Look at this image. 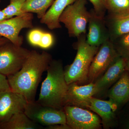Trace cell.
<instances>
[{"mask_svg":"<svg viewBox=\"0 0 129 129\" xmlns=\"http://www.w3.org/2000/svg\"><path fill=\"white\" fill-rule=\"evenodd\" d=\"M47 129H70L69 126L66 124H56L47 126Z\"/></svg>","mask_w":129,"mask_h":129,"instance_id":"cell-27","label":"cell"},{"mask_svg":"<svg viewBox=\"0 0 129 129\" xmlns=\"http://www.w3.org/2000/svg\"><path fill=\"white\" fill-rule=\"evenodd\" d=\"M126 62L123 58H117L109 66L105 74L94 83L97 93L108 88L119 78L126 68Z\"/></svg>","mask_w":129,"mask_h":129,"instance_id":"cell-13","label":"cell"},{"mask_svg":"<svg viewBox=\"0 0 129 129\" xmlns=\"http://www.w3.org/2000/svg\"><path fill=\"white\" fill-rule=\"evenodd\" d=\"M10 4L3 10L7 19L23 14L22 7L25 0H9Z\"/></svg>","mask_w":129,"mask_h":129,"instance_id":"cell-21","label":"cell"},{"mask_svg":"<svg viewBox=\"0 0 129 129\" xmlns=\"http://www.w3.org/2000/svg\"><path fill=\"white\" fill-rule=\"evenodd\" d=\"M110 35L106 29L104 18L95 14L94 12L91 13L88 22V31L86 42L91 46L99 47L110 39Z\"/></svg>","mask_w":129,"mask_h":129,"instance_id":"cell-12","label":"cell"},{"mask_svg":"<svg viewBox=\"0 0 129 129\" xmlns=\"http://www.w3.org/2000/svg\"><path fill=\"white\" fill-rule=\"evenodd\" d=\"M117 58V55L112 41L104 42L98 50L90 66L88 79L90 83L96 80Z\"/></svg>","mask_w":129,"mask_h":129,"instance_id":"cell-9","label":"cell"},{"mask_svg":"<svg viewBox=\"0 0 129 129\" xmlns=\"http://www.w3.org/2000/svg\"><path fill=\"white\" fill-rule=\"evenodd\" d=\"M97 93L93 82L83 86H79L76 83H72L68 85L64 106L71 105L86 107L90 98Z\"/></svg>","mask_w":129,"mask_h":129,"instance_id":"cell-11","label":"cell"},{"mask_svg":"<svg viewBox=\"0 0 129 129\" xmlns=\"http://www.w3.org/2000/svg\"><path fill=\"white\" fill-rule=\"evenodd\" d=\"M7 19L6 16L5 15L3 10L0 9V21Z\"/></svg>","mask_w":129,"mask_h":129,"instance_id":"cell-29","label":"cell"},{"mask_svg":"<svg viewBox=\"0 0 129 129\" xmlns=\"http://www.w3.org/2000/svg\"><path fill=\"white\" fill-rule=\"evenodd\" d=\"M53 42L54 39L52 34L44 32L39 47L45 49L50 48L53 45Z\"/></svg>","mask_w":129,"mask_h":129,"instance_id":"cell-24","label":"cell"},{"mask_svg":"<svg viewBox=\"0 0 129 129\" xmlns=\"http://www.w3.org/2000/svg\"><path fill=\"white\" fill-rule=\"evenodd\" d=\"M109 101L117 106L129 101V74L124 72L108 92Z\"/></svg>","mask_w":129,"mask_h":129,"instance_id":"cell-16","label":"cell"},{"mask_svg":"<svg viewBox=\"0 0 129 129\" xmlns=\"http://www.w3.org/2000/svg\"><path fill=\"white\" fill-rule=\"evenodd\" d=\"M11 90L7 76L0 74V92Z\"/></svg>","mask_w":129,"mask_h":129,"instance_id":"cell-25","label":"cell"},{"mask_svg":"<svg viewBox=\"0 0 129 129\" xmlns=\"http://www.w3.org/2000/svg\"><path fill=\"white\" fill-rule=\"evenodd\" d=\"M120 42L125 51L129 55V33L123 36Z\"/></svg>","mask_w":129,"mask_h":129,"instance_id":"cell-26","label":"cell"},{"mask_svg":"<svg viewBox=\"0 0 129 129\" xmlns=\"http://www.w3.org/2000/svg\"><path fill=\"white\" fill-rule=\"evenodd\" d=\"M118 106L113 102L103 101L92 96L86 107L96 113L101 117L104 125L109 124L114 116V112Z\"/></svg>","mask_w":129,"mask_h":129,"instance_id":"cell-15","label":"cell"},{"mask_svg":"<svg viewBox=\"0 0 129 129\" xmlns=\"http://www.w3.org/2000/svg\"><path fill=\"white\" fill-rule=\"evenodd\" d=\"M81 36L77 44V53L72 64L64 70V78L68 85L82 83L88 79L90 66L99 47L91 46Z\"/></svg>","mask_w":129,"mask_h":129,"instance_id":"cell-3","label":"cell"},{"mask_svg":"<svg viewBox=\"0 0 129 129\" xmlns=\"http://www.w3.org/2000/svg\"><path fill=\"white\" fill-rule=\"evenodd\" d=\"M67 124L72 129H96L101 127V120L95 114L78 106L63 107Z\"/></svg>","mask_w":129,"mask_h":129,"instance_id":"cell-8","label":"cell"},{"mask_svg":"<svg viewBox=\"0 0 129 129\" xmlns=\"http://www.w3.org/2000/svg\"><path fill=\"white\" fill-rule=\"evenodd\" d=\"M86 2V0H77L68 6L59 18L60 23L64 24L70 37L79 38L86 34L91 16Z\"/></svg>","mask_w":129,"mask_h":129,"instance_id":"cell-4","label":"cell"},{"mask_svg":"<svg viewBox=\"0 0 129 129\" xmlns=\"http://www.w3.org/2000/svg\"><path fill=\"white\" fill-rule=\"evenodd\" d=\"M24 112L32 121L41 125L67 124L63 109L44 106L37 101L28 102Z\"/></svg>","mask_w":129,"mask_h":129,"instance_id":"cell-6","label":"cell"},{"mask_svg":"<svg viewBox=\"0 0 129 129\" xmlns=\"http://www.w3.org/2000/svg\"><path fill=\"white\" fill-rule=\"evenodd\" d=\"M43 33V31L39 29L31 30L28 36L29 42L32 45L39 47Z\"/></svg>","mask_w":129,"mask_h":129,"instance_id":"cell-23","label":"cell"},{"mask_svg":"<svg viewBox=\"0 0 129 129\" xmlns=\"http://www.w3.org/2000/svg\"><path fill=\"white\" fill-rule=\"evenodd\" d=\"M9 41H10L6 38L0 36V45H1L3 44H5Z\"/></svg>","mask_w":129,"mask_h":129,"instance_id":"cell-28","label":"cell"},{"mask_svg":"<svg viewBox=\"0 0 129 129\" xmlns=\"http://www.w3.org/2000/svg\"><path fill=\"white\" fill-rule=\"evenodd\" d=\"M52 60L51 55L47 52L30 51L21 69L7 76L11 90L22 95L28 102L35 101L42 76Z\"/></svg>","mask_w":129,"mask_h":129,"instance_id":"cell-1","label":"cell"},{"mask_svg":"<svg viewBox=\"0 0 129 129\" xmlns=\"http://www.w3.org/2000/svg\"><path fill=\"white\" fill-rule=\"evenodd\" d=\"M112 32L116 36L129 33V13L121 16H112Z\"/></svg>","mask_w":129,"mask_h":129,"instance_id":"cell-19","label":"cell"},{"mask_svg":"<svg viewBox=\"0 0 129 129\" xmlns=\"http://www.w3.org/2000/svg\"><path fill=\"white\" fill-rule=\"evenodd\" d=\"M77 0H55L44 17L40 23L45 24L51 30L61 27L59 19L65 8Z\"/></svg>","mask_w":129,"mask_h":129,"instance_id":"cell-14","label":"cell"},{"mask_svg":"<svg viewBox=\"0 0 129 129\" xmlns=\"http://www.w3.org/2000/svg\"><path fill=\"white\" fill-rule=\"evenodd\" d=\"M42 128L41 125L28 117L24 112L16 114L7 122L0 125V129H37Z\"/></svg>","mask_w":129,"mask_h":129,"instance_id":"cell-17","label":"cell"},{"mask_svg":"<svg viewBox=\"0 0 129 129\" xmlns=\"http://www.w3.org/2000/svg\"><path fill=\"white\" fill-rule=\"evenodd\" d=\"M126 68H127V69L129 71V60L126 61Z\"/></svg>","mask_w":129,"mask_h":129,"instance_id":"cell-30","label":"cell"},{"mask_svg":"<svg viewBox=\"0 0 129 129\" xmlns=\"http://www.w3.org/2000/svg\"><path fill=\"white\" fill-rule=\"evenodd\" d=\"M107 10L112 16L129 13V0H106Z\"/></svg>","mask_w":129,"mask_h":129,"instance_id":"cell-20","label":"cell"},{"mask_svg":"<svg viewBox=\"0 0 129 129\" xmlns=\"http://www.w3.org/2000/svg\"><path fill=\"white\" fill-rule=\"evenodd\" d=\"M34 16L31 13L0 21V36L5 37L14 45L21 46L23 37L19 36L24 28L33 27Z\"/></svg>","mask_w":129,"mask_h":129,"instance_id":"cell-7","label":"cell"},{"mask_svg":"<svg viewBox=\"0 0 129 129\" xmlns=\"http://www.w3.org/2000/svg\"><path fill=\"white\" fill-rule=\"evenodd\" d=\"M27 103L22 95L12 91L0 92V125L16 114L24 112Z\"/></svg>","mask_w":129,"mask_h":129,"instance_id":"cell-10","label":"cell"},{"mask_svg":"<svg viewBox=\"0 0 129 129\" xmlns=\"http://www.w3.org/2000/svg\"><path fill=\"white\" fill-rule=\"evenodd\" d=\"M55 0H25L22 7L23 13H31L37 14L41 19L44 17Z\"/></svg>","mask_w":129,"mask_h":129,"instance_id":"cell-18","label":"cell"},{"mask_svg":"<svg viewBox=\"0 0 129 129\" xmlns=\"http://www.w3.org/2000/svg\"><path fill=\"white\" fill-rule=\"evenodd\" d=\"M91 3L95 14L104 18L105 12L107 10L106 0H89Z\"/></svg>","mask_w":129,"mask_h":129,"instance_id":"cell-22","label":"cell"},{"mask_svg":"<svg viewBox=\"0 0 129 129\" xmlns=\"http://www.w3.org/2000/svg\"><path fill=\"white\" fill-rule=\"evenodd\" d=\"M30 51L10 41L0 45V74L8 76L18 72Z\"/></svg>","mask_w":129,"mask_h":129,"instance_id":"cell-5","label":"cell"},{"mask_svg":"<svg viewBox=\"0 0 129 129\" xmlns=\"http://www.w3.org/2000/svg\"><path fill=\"white\" fill-rule=\"evenodd\" d=\"M47 72L37 102L44 106L63 109L68 85L62 64L59 61L52 60Z\"/></svg>","mask_w":129,"mask_h":129,"instance_id":"cell-2","label":"cell"}]
</instances>
